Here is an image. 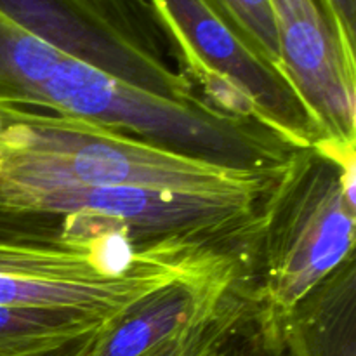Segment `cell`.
<instances>
[{
	"label": "cell",
	"mask_w": 356,
	"mask_h": 356,
	"mask_svg": "<svg viewBox=\"0 0 356 356\" xmlns=\"http://www.w3.org/2000/svg\"><path fill=\"white\" fill-rule=\"evenodd\" d=\"M238 263L228 254L162 261L127 229L97 232L76 216H0V306L117 318L172 282Z\"/></svg>",
	"instance_id": "6da1fadb"
},
{
	"label": "cell",
	"mask_w": 356,
	"mask_h": 356,
	"mask_svg": "<svg viewBox=\"0 0 356 356\" xmlns=\"http://www.w3.org/2000/svg\"><path fill=\"white\" fill-rule=\"evenodd\" d=\"M0 183L90 184L181 193L266 191L275 174L225 169L155 148L83 118L0 101Z\"/></svg>",
	"instance_id": "7a4b0ae2"
},
{
	"label": "cell",
	"mask_w": 356,
	"mask_h": 356,
	"mask_svg": "<svg viewBox=\"0 0 356 356\" xmlns=\"http://www.w3.org/2000/svg\"><path fill=\"white\" fill-rule=\"evenodd\" d=\"M356 149L298 148L261 205L252 287L282 325L320 282L355 256Z\"/></svg>",
	"instance_id": "3957f363"
},
{
	"label": "cell",
	"mask_w": 356,
	"mask_h": 356,
	"mask_svg": "<svg viewBox=\"0 0 356 356\" xmlns=\"http://www.w3.org/2000/svg\"><path fill=\"white\" fill-rule=\"evenodd\" d=\"M42 108L242 172H278L298 149L261 122L156 96L68 56L42 86Z\"/></svg>",
	"instance_id": "277c9868"
},
{
	"label": "cell",
	"mask_w": 356,
	"mask_h": 356,
	"mask_svg": "<svg viewBox=\"0 0 356 356\" xmlns=\"http://www.w3.org/2000/svg\"><path fill=\"white\" fill-rule=\"evenodd\" d=\"M268 191L181 193L136 186L0 183V216L90 214L127 226L146 247L193 243L250 249L257 243Z\"/></svg>",
	"instance_id": "5b68a950"
},
{
	"label": "cell",
	"mask_w": 356,
	"mask_h": 356,
	"mask_svg": "<svg viewBox=\"0 0 356 356\" xmlns=\"http://www.w3.org/2000/svg\"><path fill=\"white\" fill-rule=\"evenodd\" d=\"M177 72L214 110L261 122L296 148L320 132L287 75L254 54L202 0H146Z\"/></svg>",
	"instance_id": "8992f818"
},
{
	"label": "cell",
	"mask_w": 356,
	"mask_h": 356,
	"mask_svg": "<svg viewBox=\"0 0 356 356\" xmlns=\"http://www.w3.org/2000/svg\"><path fill=\"white\" fill-rule=\"evenodd\" d=\"M284 70L322 141L356 145V44L329 0H270Z\"/></svg>",
	"instance_id": "52a82bcc"
},
{
	"label": "cell",
	"mask_w": 356,
	"mask_h": 356,
	"mask_svg": "<svg viewBox=\"0 0 356 356\" xmlns=\"http://www.w3.org/2000/svg\"><path fill=\"white\" fill-rule=\"evenodd\" d=\"M0 14L61 54L184 104H207L167 61L118 35L87 0H0Z\"/></svg>",
	"instance_id": "ba28073f"
},
{
	"label": "cell",
	"mask_w": 356,
	"mask_h": 356,
	"mask_svg": "<svg viewBox=\"0 0 356 356\" xmlns=\"http://www.w3.org/2000/svg\"><path fill=\"white\" fill-rule=\"evenodd\" d=\"M252 263L181 278L136 302L89 341L79 356H143L214 308Z\"/></svg>",
	"instance_id": "9c48e42d"
},
{
	"label": "cell",
	"mask_w": 356,
	"mask_h": 356,
	"mask_svg": "<svg viewBox=\"0 0 356 356\" xmlns=\"http://www.w3.org/2000/svg\"><path fill=\"white\" fill-rule=\"evenodd\" d=\"M285 356H356V257L306 294L282 322Z\"/></svg>",
	"instance_id": "30bf717a"
},
{
	"label": "cell",
	"mask_w": 356,
	"mask_h": 356,
	"mask_svg": "<svg viewBox=\"0 0 356 356\" xmlns=\"http://www.w3.org/2000/svg\"><path fill=\"white\" fill-rule=\"evenodd\" d=\"M111 320L73 308L0 306V356L45 353L99 332Z\"/></svg>",
	"instance_id": "8fae6325"
},
{
	"label": "cell",
	"mask_w": 356,
	"mask_h": 356,
	"mask_svg": "<svg viewBox=\"0 0 356 356\" xmlns=\"http://www.w3.org/2000/svg\"><path fill=\"white\" fill-rule=\"evenodd\" d=\"M59 51L0 14V101L42 108V86L58 63Z\"/></svg>",
	"instance_id": "7c38bea8"
},
{
	"label": "cell",
	"mask_w": 356,
	"mask_h": 356,
	"mask_svg": "<svg viewBox=\"0 0 356 356\" xmlns=\"http://www.w3.org/2000/svg\"><path fill=\"white\" fill-rule=\"evenodd\" d=\"M202 2L254 54L287 75L282 63L277 23L270 0H202Z\"/></svg>",
	"instance_id": "4fadbf2b"
},
{
	"label": "cell",
	"mask_w": 356,
	"mask_h": 356,
	"mask_svg": "<svg viewBox=\"0 0 356 356\" xmlns=\"http://www.w3.org/2000/svg\"><path fill=\"white\" fill-rule=\"evenodd\" d=\"M87 2L125 40L146 54L167 61L169 47L146 0H87Z\"/></svg>",
	"instance_id": "5bb4252c"
},
{
	"label": "cell",
	"mask_w": 356,
	"mask_h": 356,
	"mask_svg": "<svg viewBox=\"0 0 356 356\" xmlns=\"http://www.w3.org/2000/svg\"><path fill=\"white\" fill-rule=\"evenodd\" d=\"M232 356H285L282 330L264 318L259 306L236 337Z\"/></svg>",
	"instance_id": "9a60e30c"
},
{
	"label": "cell",
	"mask_w": 356,
	"mask_h": 356,
	"mask_svg": "<svg viewBox=\"0 0 356 356\" xmlns=\"http://www.w3.org/2000/svg\"><path fill=\"white\" fill-rule=\"evenodd\" d=\"M341 28L353 44H356V0H329Z\"/></svg>",
	"instance_id": "2e32d148"
},
{
	"label": "cell",
	"mask_w": 356,
	"mask_h": 356,
	"mask_svg": "<svg viewBox=\"0 0 356 356\" xmlns=\"http://www.w3.org/2000/svg\"><path fill=\"white\" fill-rule=\"evenodd\" d=\"M186 327H184L181 332H177L176 336L163 341L162 344L155 346L153 350H149L148 353H145L143 356H183L184 355V330H186Z\"/></svg>",
	"instance_id": "e0dca14e"
},
{
	"label": "cell",
	"mask_w": 356,
	"mask_h": 356,
	"mask_svg": "<svg viewBox=\"0 0 356 356\" xmlns=\"http://www.w3.org/2000/svg\"><path fill=\"white\" fill-rule=\"evenodd\" d=\"M110 323V322H108ZM104 329V327H103ZM101 329V330H103ZM99 330V332H101ZM97 334V332H96ZM96 334H92V336H87L83 337V339H79V341H73V343L70 344H65V346L61 348H56V350H51V351H45V353H37V355H28V356H79L80 353L83 351V348L89 344V341L92 339Z\"/></svg>",
	"instance_id": "ac0fdd59"
},
{
	"label": "cell",
	"mask_w": 356,
	"mask_h": 356,
	"mask_svg": "<svg viewBox=\"0 0 356 356\" xmlns=\"http://www.w3.org/2000/svg\"><path fill=\"white\" fill-rule=\"evenodd\" d=\"M0 136H2V118H0Z\"/></svg>",
	"instance_id": "d6986e66"
}]
</instances>
